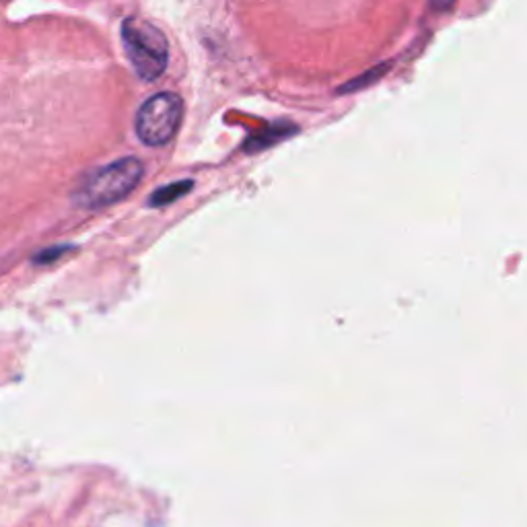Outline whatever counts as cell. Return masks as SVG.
Segmentation results:
<instances>
[{"label":"cell","mask_w":527,"mask_h":527,"mask_svg":"<svg viewBox=\"0 0 527 527\" xmlns=\"http://www.w3.org/2000/svg\"><path fill=\"white\" fill-rule=\"evenodd\" d=\"M145 175V165L136 157H124L101 169H95L75 192L77 204L85 208H101L124 200Z\"/></svg>","instance_id":"obj_1"},{"label":"cell","mask_w":527,"mask_h":527,"mask_svg":"<svg viewBox=\"0 0 527 527\" xmlns=\"http://www.w3.org/2000/svg\"><path fill=\"white\" fill-rule=\"evenodd\" d=\"M453 3H455V0H431V5L435 9H449Z\"/></svg>","instance_id":"obj_6"},{"label":"cell","mask_w":527,"mask_h":527,"mask_svg":"<svg viewBox=\"0 0 527 527\" xmlns=\"http://www.w3.org/2000/svg\"><path fill=\"white\" fill-rule=\"evenodd\" d=\"M184 114L182 97L175 93H157L149 97L136 114L134 128L140 143L147 147H161L175 136Z\"/></svg>","instance_id":"obj_3"},{"label":"cell","mask_w":527,"mask_h":527,"mask_svg":"<svg viewBox=\"0 0 527 527\" xmlns=\"http://www.w3.org/2000/svg\"><path fill=\"white\" fill-rule=\"evenodd\" d=\"M66 250H70L68 245H66V248L62 245V248H58V250H50V252H44V254H40V256H35V262H50V260H56V258H60Z\"/></svg>","instance_id":"obj_5"},{"label":"cell","mask_w":527,"mask_h":527,"mask_svg":"<svg viewBox=\"0 0 527 527\" xmlns=\"http://www.w3.org/2000/svg\"><path fill=\"white\" fill-rule=\"evenodd\" d=\"M122 44L140 79L155 81L165 73L169 44L159 27L147 21L126 19L122 25Z\"/></svg>","instance_id":"obj_2"},{"label":"cell","mask_w":527,"mask_h":527,"mask_svg":"<svg viewBox=\"0 0 527 527\" xmlns=\"http://www.w3.org/2000/svg\"><path fill=\"white\" fill-rule=\"evenodd\" d=\"M194 190V182L192 180H186V182H175L171 186H165V188H159L153 196H151V206H163V204H171L178 198L186 196L188 192Z\"/></svg>","instance_id":"obj_4"}]
</instances>
